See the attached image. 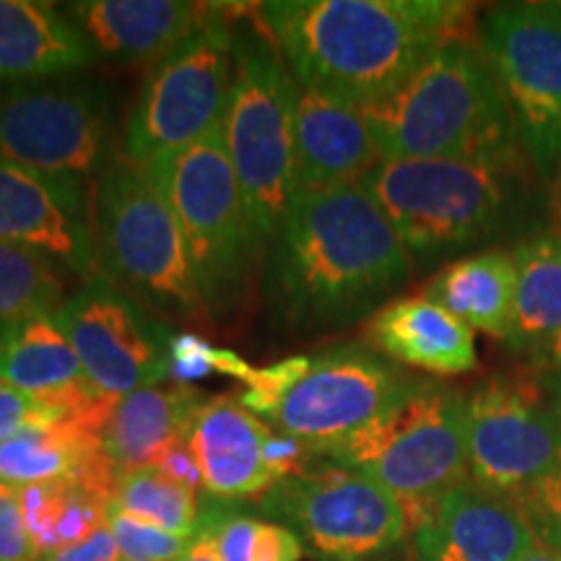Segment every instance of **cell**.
<instances>
[{
  "label": "cell",
  "mask_w": 561,
  "mask_h": 561,
  "mask_svg": "<svg viewBox=\"0 0 561 561\" xmlns=\"http://www.w3.org/2000/svg\"><path fill=\"white\" fill-rule=\"evenodd\" d=\"M257 19L301 89L364 110L401 89L462 30L450 0H273Z\"/></svg>",
  "instance_id": "6da1fadb"
},
{
  "label": "cell",
  "mask_w": 561,
  "mask_h": 561,
  "mask_svg": "<svg viewBox=\"0 0 561 561\" xmlns=\"http://www.w3.org/2000/svg\"><path fill=\"white\" fill-rule=\"evenodd\" d=\"M411 273V255L362 182L301 191L268 244L265 294L299 328L369 312Z\"/></svg>",
  "instance_id": "7a4b0ae2"
},
{
  "label": "cell",
  "mask_w": 561,
  "mask_h": 561,
  "mask_svg": "<svg viewBox=\"0 0 561 561\" xmlns=\"http://www.w3.org/2000/svg\"><path fill=\"white\" fill-rule=\"evenodd\" d=\"M382 161H515L520 136L481 45L439 47L401 89L362 110Z\"/></svg>",
  "instance_id": "3957f363"
},
{
  "label": "cell",
  "mask_w": 561,
  "mask_h": 561,
  "mask_svg": "<svg viewBox=\"0 0 561 561\" xmlns=\"http://www.w3.org/2000/svg\"><path fill=\"white\" fill-rule=\"evenodd\" d=\"M320 460L369 476L403 504L411 533L442 496L471 481L466 396L413 380L382 416L320 453Z\"/></svg>",
  "instance_id": "277c9868"
},
{
  "label": "cell",
  "mask_w": 561,
  "mask_h": 561,
  "mask_svg": "<svg viewBox=\"0 0 561 561\" xmlns=\"http://www.w3.org/2000/svg\"><path fill=\"white\" fill-rule=\"evenodd\" d=\"M94 191L91 234L100 278L157 310H206L185 234L157 174L123 157L110 161Z\"/></svg>",
  "instance_id": "5b68a950"
},
{
  "label": "cell",
  "mask_w": 561,
  "mask_h": 561,
  "mask_svg": "<svg viewBox=\"0 0 561 561\" xmlns=\"http://www.w3.org/2000/svg\"><path fill=\"white\" fill-rule=\"evenodd\" d=\"M299 87L268 32H234V70L224 140L257 242L271 244L291 201Z\"/></svg>",
  "instance_id": "8992f818"
},
{
  "label": "cell",
  "mask_w": 561,
  "mask_h": 561,
  "mask_svg": "<svg viewBox=\"0 0 561 561\" xmlns=\"http://www.w3.org/2000/svg\"><path fill=\"white\" fill-rule=\"evenodd\" d=\"M515 161L405 159L382 161L362 180L403 248L434 261L481 242L504 216Z\"/></svg>",
  "instance_id": "52a82bcc"
},
{
  "label": "cell",
  "mask_w": 561,
  "mask_h": 561,
  "mask_svg": "<svg viewBox=\"0 0 561 561\" xmlns=\"http://www.w3.org/2000/svg\"><path fill=\"white\" fill-rule=\"evenodd\" d=\"M149 170L178 214L203 307L229 310L242 297L263 248L231 167L224 123L191 149Z\"/></svg>",
  "instance_id": "ba28073f"
},
{
  "label": "cell",
  "mask_w": 561,
  "mask_h": 561,
  "mask_svg": "<svg viewBox=\"0 0 561 561\" xmlns=\"http://www.w3.org/2000/svg\"><path fill=\"white\" fill-rule=\"evenodd\" d=\"M231 11L208 5L198 32L164 55L140 89L125 125V159L153 167L219 128L231 94Z\"/></svg>",
  "instance_id": "9c48e42d"
},
{
  "label": "cell",
  "mask_w": 561,
  "mask_h": 561,
  "mask_svg": "<svg viewBox=\"0 0 561 561\" xmlns=\"http://www.w3.org/2000/svg\"><path fill=\"white\" fill-rule=\"evenodd\" d=\"M481 50L515 117L517 136L543 178L561 164V3L486 11Z\"/></svg>",
  "instance_id": "30bf717a"
},
{
  "label": "cell",
  "mask_w": 561,
  "mask_h": 561,
  "mask_svg": "<svg viewBox=\"0 0 561 561\" xmlns=\"http://www.w3.org/2000/svg\"><path fill=\"white\" fill-rule=\"evenodd\" d=\"M265 510L297 528L322 561H371L411 533L403 504L388 489L335 462L278 481Z\"/></svg>",
  "instance_id": "8fae6325"
},
{
  "label": "cell",
  "mask_w": 561,
  "mask_h": 561,
  "mask_svg": "<svg viewBox=\"0 0 561 561\" xmlns=\"http://www.w3.org/2000/svg\"><path fill=\"white\" fill-rule=\"evenodd\" d=\"M110 112L79 83H11L0 89V159L89 187L110 167Z\"/></svg>",
  "instance_id": "7c38bea8"
},
{
  "label": "cell",
  "mask_w": 561,
  "mask_h": 561,
  "mask_svg": "<svg viewBox=\"0 0 561 561\" xmlns=\"http://www.w3.org/2000/svg\"><path fill=\"white\" fill-rule=\"evenodd\" d=\"M471 479L517 496L553 466L561 453V411L549 382L500 375L466 398Z\"/></svg>",
  "instance_id": "4fadbf2b"
},
{
  "label": "cell",
  "mask_w": 561,
  "mask_h": 561,
  "mask_svg": "<svg viewBox=\"0 0 561 561\" xmlns=\"http://www.w3.org/2000/svg\"><path fill=\"white\" fill-rule=\"evenodd\" d=\"M55 320L79 356L87 382L104 398L121 401L170 377L172 335L110 280H87L62 301Z\"/></svg>",
  "instance_id": "5bb4252c"
},
{
  "label": "cell",
  "mask_w": 561,
  "mask_h": 561,
  "mask_svg": "<svg viewBox=\"0 0 561 561\" xmlns=\"http://www.w3.org/2000/svg\"><path fill=\"white\" fill-rule=\"evenodd\" d=\"M416 377L392 367L364 346H339L312 356L310 369L284 398L276 419L278 432L312 447L314 455L354 437L382 416Z\"/></svg>",
  "instance_id": "9a60e30c"
},
{
  "label": "cell",
  "mask_w": 561,
  "mask_h": 561,
  "mask_svg": "<svg viewBox=\"0 0 561 561\" xmlns=\"http://www.w3.org/2000/svg\"><path fill=\"white\" fill-rule=\"evenodd\" d=\"M0 242L47 257L60 271L96 278L87 187L0 159Z\"/></svg>",
  "instance_id": "2e32d148"
},
{
  "label": "cell",
  "mask_w": 561,
  "mask_h": 561,
  "mask_svg": "<svg viewBox=\"0 0 561 561\" xmlns=\"http://www.w3.org/2000/svg\"><path fill=\"white\" fill-rule=\"evenodd\" d=\"M536 543L517 502L473 479L442 496L413 530L419 561H523Z\"/></svg>",
  "instance_id": "e0dca14e"
},
{
  "label": "cell",
  "mask_w": 561,
  "mask_h": 561,
  "mask_svg": "<svg viewBox=\"0 0 561 561\" xmlns=\"http://www.w3.org/2000/svg\"><path fill=\"white\" fill-rule=\"evenodd\" d=\"M382 164V153L362 110L301 89L294 115L297 193L362 182Z\"/></svg>",
  "instance_id": "ac0fdd59"
},
{
  "label": "cell",
  "mask_w": 561,
  "mask_h": 561,
  "mask_svg": "<svg viewBox=\"0 0 561 561\" xmlns=\"http://www.w3.org/2000/svg\"><path fill=\"white\" fill-rule=\"evenodd\" d=\"M271 426L252 416L234 398H208L195 419L187 447L201 468L203 489L219 500L268 494L276 486L265 460Z\"/></svg>",
  "instance_id": "d6986e66"
},
{
  "label": "cell",
  "mask_w": 561,
  "mask_h": 561,
  "mask_svg": "<svg viewBox=\"0 0 561 561\" xmlns=\"http://www.w3.org/2000/svg\"><path fill=\"white\" fill-rule=\"evenodd\" d=\"M66 13L94 50L115 60H161L198 32L206 3L180 0H79Z\"/></svg>",
  "instance_id": "ffe728a7"
},
{
  "label": "cell",
  "mask_w": 561,
  "mask_h": 561,
  "mask_svg": "<svg viewBox=\"0 0 561 561\" xmlns=\"http://www.w3.org/2000/svg\"><path fill=\"white\" fill-rule=\"evenodd\" d=\"M96 50L66 11L37 0H0V83H39L76 73Z\"/></svg>",
  "instance_id": "44dd1931"
},
{
  "label": "cell",
  "mask_w": 561,
  "mask_h": 561,
  "mask_svg": "<svg viewBox=\"0 0 561 561\" xmlns=\"http://www.w3.org/2000/svg\"><path fill=\"white\" fill-rule=\"evenodd\" d=\"M369 341L388 359L439 377L466 375L479 364L471 328L424 294L392 299L375 312Z\"/></svg>",
  "instance_id": "7402d4cb"
},
{
  "label": "cell",
  "mask_w": 561,
  "mask_h": 561,
  "mask_svg": "<svg viewBox=\"0 0 561 561\" xmlns=\"http://www.w3.org/2000/svg\"><path fill=\"white\" fill-rule=\"evenodd\" d=\"M208 398L191 385H151L123 396L104 426L102 447L121 473L157 466L172 445L187 439Z\"/></svg>",
  "instance_id": "603a6c76"
},
{
  "label": "cell",
  "mask_w": 561,
  "mask_h": 561,
  "mask_svg": "<svg viewBox=\"0 0 561 561\" xmlns=\"http://www.w3.org/2000/svg\"><path fill=\"white\" fill-rule=\"evenodd\" d=\"M515 291L517 271L512 252L489 250L460 257L442 268L424 289V297L450 310L471 331L510 341L512 320H515Z\"/></svg>",
  "instance_id": "cb8c5ba5"
},
{
  "label": "cell",
  "mask_w": 561,
  "mask_h": 561,
  "mask_svg": "<svg viewBox=\"0 0 561 561\" xmlns=\"http://www.w3.org/2000/svg\"><path fill=\"white\" fill-rule=\"evenodd\" d=\"M0 380L32 396H53L87 382L55 312L0 322Z\"/></svg>",
  "instance_id": "d4e9b609"
},
{
  "label": "cell",
  "mask_w": 561,
  "mask_h": 561,
  "mask_svg": "<svg viewBox=\"0 0 561 561\" xmlns=\"http://www.w3.org/2000/svg\"><path fill=\"white\" fill-rule=\"evenodd\" d=\"M517 271L510 346L533 359L561 333V237L541 234L512 250Z\"/></svg>",
  "instance_id": "484cf974"
},
{
  "label": "cell",
  "mask_w": 561,
  "mask_h": 561,
  "mask_svg": "<svg viewBox=\"0 0 561 561\" xmlns=\"http://www.w3.org/2000/svg\"><path fill=\"white\" fill-rule=\"evenodd\" d=\"M110 504L178 536H198L201 510L195 491L172 481L157 468H138L117 476Z\"/></svg>",
  "instance_id": "4316f807"
},
{
  "label": "cell",
  "mask_w": 561,
  "mask_h": 561,
  "mask_svg": "<svg viewBox=\"0 0 561 561\" xmlns=\"http://www.w3.org/2000/svg\"><path fill=\"white\" fill-rule=\"evenodd\" d=\"M62 271L47 257L0 242V322L32 312H58L62 305Z\"/></svg>",
  "instance_id": "83f0119b"
},
{
  "label": "cell",
  "mask_w": 561,
  "mask_h": 561,
  "mask_svg": "<svg viewBox=\"0 0 561 561\" xmlns=\"http://www.w3.org/2000/svg\"><path fill=\"white\" fill-rule=\"evenodd\" d=\"M210 533L221 561H299L301 538L286 525L255 520L244 515H201V528Z\"/></svg>",
  "instance_id": "f1b7e54d"
},
{
  "label": "cell",
  "mask_w": 561,
  "mask_h": 561,
  "mask_svg": "<svg viewBox=\"0 0 561 561\" xmlns=\"http://www.w3.org/2000/svg\"><path fill=\"white\" fill-rule=\"evenodd\" d=\"M227 375L244 382L252 375V367L240 354L229 348L210 346L201 335L180 333L170 341V377L174 385L201 382L208 375Z\"/></svg>",
  "instance_id": "f546056e"
},
{
  "label": "cell",
  "mask_w": 561,
  "mask_h": 561,
  "mask_svg": "<svg viewBox=\"0 0 561 561\" xmlns=\"http://www.w3.org/2000/svg\"><path fill=\"white\" fill-rule=\"evenodd\" d=\"M107 528L123 561H178L195 541V538L178 536V533L138 520L112 504L107 512Z\"/></svg>",
  "instance_id": "4dcf8cb0"
},
{
  "label": "cell",
  "mask_w": 561,
  "mask_h": 561,
  "mask_svg": "<svg viewBox=\"0 0 561 561\" xmlns=\"http://www.w3.org/2000/svg\"><path fill=\"white\" fill-rule=\"evenodd\" d=\"M68 390L53 392V396H32V392H24L0 380V442L16 437L26 430L66 421Z\"/></svg>",
  "instance_id": "1f68e13d"
},
{
  "label": "cell",
  "mask_w": 561,
  "mask_h": 561,
  "mask_svg": "<svg viewBox=\"0 0 561 561\" xmlns=\"http://www.w3.org/2000/svg\"><path fill=\"white\" fill-rule=\"evenodd\" d=\"M312 356H289V359L268 364L263 369H252V375L244 380V392L240 396V403L248 409L252 416H263L273 421L301 377L310 369Z\"/></svg>",
  "instance_id": "d6a6232c"
},
{
  "label": "cell",
  "mask_w": 561,
  "mask_h": 561,
  "mask_svg": "<svg viewBox=\"0 0 561 561\" xmlns=\"http://www.w3.org/2000/svg\"><path fill=\"white\" fill-rule=\"evenodd\" d=\"M538 543L561 551V453L536 483L512 496Z\"/></svg>",
  "instance_id": "836d02e7"
},
{
  "label": "cell",
  "mask_w": 561,
  "mask_h": 561,
  "mask_svg": "<svg viewBox=\"0 0 561 561\" xmlns=\"http://www.w3.org/2000/svg\"><path fill=\"white\" fill-rule=\"evenodd\" d=\"M21 512H24L26 530L39 559L58 553V528L62 510H66V481L37 483V486L19 489Z\"/></svg>",
  "instance_id": "e575fe53"
},
{
  "label": "cell",
  "mask_w": 561,
  "mask_h": 561,
  "mask_svg": "<svg viewBox=\"0 0 561 561\" xmlns=\"http://www.w3.org/2000/svg\"><path fill=\"white\" fill-rule=\"evenodd\" d=\"M0 561H39L21 512L19 489L0 483Z\"/></svg>",
  "instance_id": "d590c367"
},
{
  "label": "cell",
  "mask_w": 561,
  "mask_h": 561,
  "mask_svg": "<svg viewBox=\"0 0 561 561\" xmlns=\"http://www.w3.org/2000/svg\"><path fill=\"white\" fill-rule=\"evenodd\" d=\"M157 471H161L164 476H170L172 481L182 483L185 489H191L198 494L201 486H203V479H201V468L198 462H195L191 447H187V439L178 442V445H172L170 450H167L161 458L157 460Z\"/></svg>",
  "instance_id": "8d00e7d4"
},
{
  "label": "cell",
  "mask_w": 561,
  "mask_h": 561,
  "mask_svg": "<svg viewBox=\"0 0 561 561\" xmlns=\"http://www.w3.org/2000/svg\"><path fill=\"white\" fill-rule=\"evenodd\" d=\"M45 561H123L121 551H117L115 538L107 525L94 533V536L87 538L83 543L70 546V549L55 553V557H47Z\"/></svg>",
  "instance_id": "74e56055"
},
{
  "label": "cell",
  "mask_w": 561,
  "mask_h": 561,
  "mask_svg": "<svg viewBox=\"0 0 561 561\" xmlns=\"http://www.w3.org/2000/svg\"><path fill=\"white\" fill-rule=\"evenodd\" d=\"M178 561H221V559H219V553H216V546H214V538H210V533L198 530V536H195L191 549L182 553Z\"/></svg>",
  "instance_id": "f35d334b"
},
{
  "label": "cell",
  "mask_w": 561,
  "mask_h": 561,
  "mask_svg": "<svg viewBox=\"0 0 561 561\" xmlns=\"http://www.w3.org/2000/svg\"><path fill=\"white\" fill-rule=\"evenodd\" d=\"M538 367H543L549 375H561V333L553 339L541 356H538Z\"/></svg>",
  "instance_id": "ab89813d"
},
{
  "label": "cell",
  "mask_w": 561,
  "mask_h": 561,
  "mask_svg": "<svg viewBox=\"0 0 561 561\" xmlns=\"http://www.w3.org/2000/svg\"><path fill=\"white\" fill-rule=\"evenodd\" d=\"M523 561H561V551L551 549V546L536 543L528 553H525Z\"/></svg>",
  "instance_id": "60d3db41"
},
{
  "label": "cell",
  "mask_w": 561,
  "mask_h": 561,
  "mask_svg": "<svg viewBox=\"0 0 561 561\" xmlns=\"http://www.w3.org/2000/svg\"><path fill=\"white\" fill-rule=\"evenodd\" d=\"M549 388H551V392H553V401H557V405H559V411H561V375L557 377V375H549Z\"/></svg>",
  "instance_id": "b9f144b4"
},
{
  "label": "cell",
  "mask_w": 561,
  "mask_h": 561,
  "mask_svg": "<svg viewBox=\"0 0 561 561\" xmlns=\"http://www.w3.org/2000/svg\"><path fill=\"white\" fill-rule=\"evenodd\" d=\"M390 561H419V559H416V553L411 551V553H403V557H396V559H390Z\"/></svg>",
  "instance_id": "7bdbcfd3"
},
{
  "label": "cell",
  "mask_w": 561,
  "mask_h": 561,
  "mask_svg": "<svg viewBox=\"0 0 561 561\" xmlns=\"http://www.w3.org/2000/svg\"><path fill=\"white\" fill-rule=\"evenodd\" d=\"M39 561H45V559H39Z\"/></svg>",
  "instance_id": "ee69618b"
}]
</instances>
